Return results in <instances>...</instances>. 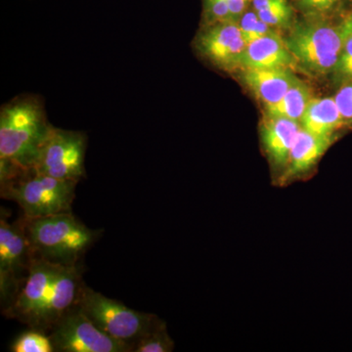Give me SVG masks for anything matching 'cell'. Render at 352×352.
Here are the masks:
<instances>
[{
  "mask_svg": "<svg viewBox=\"0 0 352 352\" xmlns=\"http://www.w3.org/2000/svg\"><path fill=\"white\" fill-rule=\"evenodd\" d=\"M296 2L305 13L318 15L332 10L340 0H296Z\"/></svg>",
  "mask_w": 352,
  "mask_h": 352,
  "instance_id": "24",
  "label": "cell"
},
{
  "mask_svg": "<svg viewBox=\"0 0 352 352\" xmlns=\"http://www.w3.org/2000/svg\"><path fill=\"white\" fill-rule=\"evenodd\" d=\"M11 351L14 352H55L50 335L43 331L32 329L18 337Z\"/></svg>",
  "mask_w": 352,
  "mask_h": 352,
  "instance_id": "20",
  "label": "cell"
},
{
  "mask_svg": "<svg viewBox=\"0 0 352 352\" xmlns=\"http://www.w3.org/2000/svg\"><path fill=\"white\" fill-rule=\"evenodd\" d=\"M52 124L38 97L20 96L0 112V170L6 173L34 170Z\"/></svg>",
  "mask_w": 352,
  "mask_h": 352,
  "instance_id": "1",
  "label": "cell"
},
{
  "mask_svg": "<svg viewBox=\"0 0 352 352\" xmlns=\"http://www.w3.org/2000/svg\"><path fill=\"white\" fill-rule=\"evenodd\" d=\"M300 122L288 118L266 115L261 126V139L264 153L278 173L277 180L288 164L289 154L298 132Z\"/></svg>",
  "mask_w": 352,
  "mask_h": 352,
  "instance_id": "12",
  "label": "cell"
},
{
  "mask_svg": "<svg viewBox=\"0 0 352 352\" xmlns=\"http://www.w3.org/2000/svg\"><path fill=\"white\" fill-rule=\"evenodd\" d=\"M342 115L333 98H312L300 120V126L315 135L333 138L344 126Z\"/></svg>",
  "mask_w": 352,
  "mask_h": 352,
  "instance_id": "16",
  "label": "cell"
},
{
  "mask_svg": "<svg viewBox=\"0 0 352 352\" xmlns=\"http://www.w3.org/2000/svg\"><path fill=\"white\" fill-rule=\"evenodd\" d=\"M87 146V138L83 132L53 127L32 170L78 182L85 176Z\"/></svg>",
  "mask_w": 352,
  "mask_h": 352,
  "instance_id": "7",
  "label": "cell"
},
{
  "mask_svg": "<svg viewBox=\"0 0 352 352\" xmlns=\"http://www.w3.org/2000/svg\"><path fill=\"white\" fill-rule=\"evenodd\" d=\"M342 27H344V29L346 30V31L352 32V15L344 21V24H342Z\"/></svg>",
  "mask_w": 352,
  "mask_h": 352,
  "instance_id": "25",
  "label": "cell"
},
{
  "mask_svg": "<svg viewBox=\"0 0 352 352\" xmlns=\"http://www.w3.org/2000/svg\"><path fill=\"white\" fill-rule=\"evenodd\" d=\"M346 41H344V47L340 53L335 73L352 82V32L346 31Z\"/></svg>",
  "mask_w": 352,
  "mask_h": 352,
  "instance_id": "22",
  "label": "cell"
},
{
  "mask_svg": "<svg viewBox=\"0 0 352 352\" xmlns=\"http://www.w3.org/2000/svg\"><path fill=\"white\" fill-rule=\"evenodd\" d=\"M76 184L32 170L1 183V197L15 201L25 219H41L72 212Z\"/></svg>",
  "mask_w": 352,
  "mask_h": 352,
  "instance_id": "3",
  "label": "cell"
},
{
  "mask_svg": "<svg viewBox=\"0 0 352 352\" xmlns=\"http://www.w3.org/2000/svg\"><path fill=\"white\" fill-rule=\"evenodd\" d=\"M32 252L24 215L13 223L1 214L0 220V300L3 314L12 307L24 286Z\"/></svg>",
  "mask_w": 352,
  "mask_h": 352,
  "instance_id": "6",
  "label": "cell"
},
{
  "mask_svg": "<svg viewBox=\"0 0 352 352\" xmlns=\"http://www.w3.org/2000/svg\"><path fill=\"white\" fill-rule=\"evenodd\" d=\"M25 220L32 256L61 266L80 264L102 234L88 228L72 212Z\"/></svg>",
  "mask_w": 352,
  "mask_h": 352,
  "instance_id": "2",
  "label": "cell"
},
{
  "mask_svg": "<svg viewBox=\"0 0 352 352\" xmlns=\"http://www.w3.org/2000/svg\"><path fill=\"white\" fill-rule=\"evenodd\" d=\"M83 286L82 263L63 266L43 307L30 327L50 333L51 328L68 310L75 307Z\"/></svg>",
  "mask_w": 352,
  "mask_h": 352,
  "instance_id": "11",
  "label": "cell"
},
{
  "mask_svg": "<svg viewBox=\"0 0 352 352\" xmlns=\"http://www.w3.org/2000/svg\"><path fill=\"white\" fill-rule=\"evenodd\" d=\"M333 142V138L315 135L302 127L292 148L288 164L277 180L278 184H289L307 176L317 166Z\"/></svg>",
  "mask_w": 352,
  "mask_h": 352,
  "instance_id": "13",
  "label": "cell"
},
{
  "mask_svg": "<svg viewBox=\"0 0 352 352\" xmlns=\"http://www.w3.org/2000/svg\"><path fill=\"white\" fill-rule=\"evenodd\" d=\"M296 66L285 39L278 32L248 43L241 69L289 68Z\"/></svg>",
  "mask_w": 352,
  "mask_h": 352,
  "instance_id": "15",
  "label": "cell"
},
{
  "mask_svg": "<svg viewBox=\"0 0 352 352\" xmlns=\"http://www.w3.org/2000/svg\"><path fill=\"white\" fill-rule=\"evenodd\" d=\"M344 124H352V82L340 88L333 97Z\"/></svg>",
  "mask_w": 352,
  "mask_h": 352,
  "instance_id": "23",
  "label": "cell"
},
{
  "mask_svg": "<svg viewBox=\"0 0 352 352\" xmlns=\"http://www.w3.org/2000/svg\"><path fill=\"white\" fill-rule=\"evenodd\" d=\"M258 17L273 29H291L293 10L288 0H252Z\"/></svg>",
  "mask_w": 352,
  "mask_h": 352,
  "instance_id": "18",
  "label": "cell"
},
{
  "mask_svg": "<svg viewBox=\"0 0 352 352\" xmlns=\"http://www.w3.org/2000/svg\"><path fill=\"white\" fill-rule=\"evenodd\" d=\"M298 78L289 68L243 69L242 80L266 108L275 105Z\"/></svg>",
  "mask_w": 352,
  "mask_h": 352,
  "instance_id": "14",
  "label": "cell"
},
{
  "mask_svg": "<svg viewBox=\"0 0 352 352\" xmlns=\"http://www.w3.org/2000/svg\"><path fill=\"white\" fill-rule=\"evenodd\" d=\"M194 45L199 55L217 68L234 72L242 67L248 43L238 22H217L203 25Z\"/></svg>",
  "mask_w": 352,
  "mask_h": 352,
  "instance_id": "9",
  "label": "cell"
},
{
  "mask_svg": "<svg viewBox=\"0 0 352 352\" xmlns=\"http://www.w3.org/2000/svg\"><path fill=\"white\" fill-rule=\"evenodd\" d=\"M175 349V342L168 335L166 323L159 322L151 331L134 344V352H170Z\"/></svg>",
  "mask_w": 352,
  "mask_h": 352,
  "instance_id": "19",
  "label": "cell"
},
{
  "mask_svg": "<svg viewBox=\"0 0 352 352\" xmlns=\"http://www.w3.org/2000/svg\"><path fill=\"white\" fill-rule=\"evenodd\" d=\"M311 99L309 88L298 78L282 97L281 100L275 105L265 109L266 115L288 118L300 122Z\"/></svg>",
  "mask_w": 352,
  "mask_h": 352,
  "instance_id": "17",
  "label": "cell"
},
{
  "mask_svg": "<svg viewBox=\"0 0 352 352\" xmlns=\"http://www.w3.org/2000/svg\"><path fill=\"white\" fill-rule=\"evenodd\" d=\"M55 352H129L132 346L96 327L78 305L68 310L50 333Z\"/></svg>",
  "mask_w": 352,
  "mask_h": 352,
  "instance_id": "8",
  "label": "cell"
},
{
  "mask_svg": "<svg viewBox=\"0 0 352 352\" xmlns=\"http://www.w3.org/2000/svg\"><path fill=\"white\" fill-rule=\"evenodd\" d=\"M346 36L342 25L311 20L294 25L284 39L296 66L318 76L335 72Z\"/></svg>",
  "mask_w": 352,
  "mask_h": 352,
  "instance_id": "4",
  "label": "cell"
},
{
  "mask_svg": "<svg viewBox=\"0 0 352 352\" xmlns=\"http://www.w3.org/2000/svg\"><path fill=\"white\" fill-rule=\"evenodd\" d=\"M62 267L63 266L34 256L24 286L12 307L4 314L31 325L43 307Z\"/></svg>",
  "mask_w": 352,
  "mask_h": 352,
  "instance_id": "10",
  "label": "cell"
},
{
  "mask_svg": "<svg viewBox=\"0 0 352 352\" xmlns=\"http://www.w3.org/2000/svg\"><path fill=\"white\" fill-rule=\"evenodd\" d=\"M238 25L247 43H252L266 34L277 32L276 30L264 23L254 11H245L238 21Z\"/></svg>",
  "mask_w": 352,
  "mask_h": 352,
  "instance_id": "21",
  "label": "cell"
},
{
  "mask_svg": "<svg viewBox=\"0 0 352 352\" xmlns=\"http://www.w3.org/2000/svg\"><path fill=\"white\" fill-rule=\"evenodd\" d=\"M76 305L96 327L113 339L134 344L161 321L154 314H144L127 307L83 284Z\"/></svg>",
  "mask_w": 352,
  "mask_h": 352,
  "instance_id": "5",
  "label": "cell"
}]
</instances>
